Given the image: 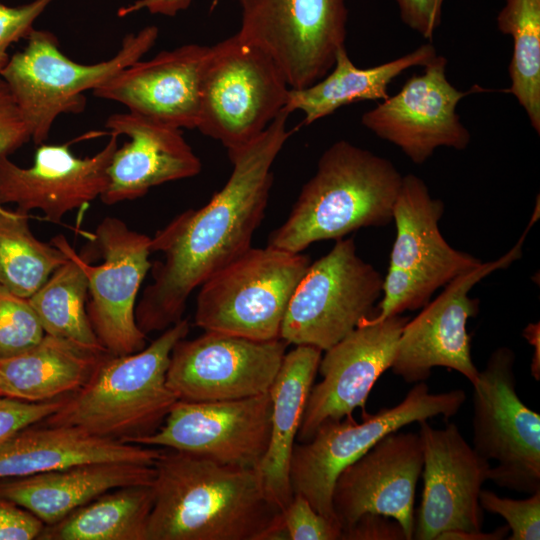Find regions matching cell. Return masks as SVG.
<instances>
[{
	"label": "cell",
	"instance_id": "6",
	"mask_svg": "<svg viewBox=\"0 0 540 540\" xmlns=\"http://www.w3.org/2000/svg\"><path fill=\"white\" fill-rule=\"evenodd\" d=\"M289 89L273 59L234 34L209 46L196 129L219 141L228 154L238 151L284 110Z\"/></svg>",
	"mask_w": 540,
	"mask_h": 540
},
{
	"label": "cell",
	"instance_id": "34",
	"mask_svg": "<svg viewBox=\"0 0 540 540\" xmlns=\"http://www.w3.org/2000/svg\"><path fill=\"white\" fill-rule=\"evenodd\" d=\"M479 502L483 510L503 517L511 534L509 540L540 539V491L524 499L500 497L482 488Z\"/></svg>",
	"mask_w": 540,
	"mask_h": 540
},
{
	"label": "cell",
	"instance_id": "17",
	"mask_svg": "<svg viewBox=\"0 0 540 540\" xmlns=\"http://www.w3.org/2000/svg\"><path fill=\"white\" fill-rule=\"evenodd\" d=\"M423 449V491L412 539L437 540L446 531H482L479 502L489 480L490 461L463 438L455 423L437 429L417 422Z\"/></svg>",
	"mask_w": 540,
	"mask_h": 540
},
{
	"label": "cell",
	"instance_id": "25",
	"mask_svg": "<svg viewBox=\"0 0 540 540\" xmlns=\"http://www.w3.org/2000/svg\"><path fill=\"white\" fill-rule=\"evenodd\" d=\"M155 474V465L87 463L0 479V496L29 511L44 525H49L110 490L130 485H152Z\"/></svg>",
	"mask_w": 540,
	"mask_h": 540
},
{
	"label": "cell",
	"instance_id": "20",
	"mask_svg": "<svg viewBox=\"0 0 540 540\" xmlns=\"http://www.w3.org/2000/svg\"><path fill=\"white\" fill-rule=\"evenodd\" d=\"M422 468L419 433L397 430L380 439L336 478L332 507L341 529L365 513H378L395 519L411 540Z\"/></svg>",
	"mask_w": 540,
	"mask_h": 540
},
{
	"label": "cell",
	"instance_id": "9",
	"mask_svg": "<svg viewBox=\"0 0 540 540\" xmlns=\"http://www.w3.org/2000/svg\"><path fill=\"white\" fill-rule=\"evenodd\" d=\"M443 212V202L431 196L421 178L403 176L393 206L396 239L383 278V299L376 314L359 323H376L422 308L438 288L482 264L445 241L438 226Z\"/></svg>",
	"mask_w": 540,
	"mask_h": 540
},
{
	"label": "cell",
	"instance_id": "7",
	"mask_svg": "<svg viewBox=\"0 0 540 540\" xmlns=\"http://www.w3.org/2000/svg\"><path fill=\"white\" fill-rule=\"evenodd\" d=\"M309 265L302 252L251 246L200 286L195 324L252 340L280 339L289 302Z\"/></svg>",
	"mask_w": 540,
	"mask_h": 540
},
{
	"label": "cell",
	"instance_id": "33",
	"mask_svg": "<svg viewBox=\"0 0 540 540\" xmlns=\"http://www.w3.org/2000/svg\"><path fill=\"white\" fill-rule=\"evenodd\" d=\"M44 335L45 331L28 298L0 285V359L24 352Z\"/></svg>",
	"mask_w": 540,
	"mask_h": 540
},
{
	"label": "cell",
	"instance_id": "22",
	"mask_svg": "<svg viewBox=\"0 0 540 540\" xmlns=\"http://www.w3.org/2000/svg\"><path fill=\"white\" fill-rule=\"evenodd\" d=\"M209 46L185 44L125 67L92 90L95 97L178 129H195Z\"/></svg>",
	"mask_w": 540,
	"mask_h": 540
},
{
	"label": "cell",
	"instance_id": "2",
	"mask_svg": "<svg viewBox=\"0 0 540 540\" xmlns=\"http://www.w3.org/2000/svg\"><path fill=\"white\" fill-rule=\"evenodd\" d=\"M147 540H289L257 468L164 449Z\"/></svg>",
	"mask_w": 540,
	"mask_h": 540
},
{
	"label": "cell",
	"instance_id": "5",
	"mask_svg": "<svg viewBox=\"0 0 540 540\" xmlns=\"http://www.w3.org/2000/svg\"><path fill=\"white\" fill-rule=\"evenodd\" d=\"M157 26H146L127 34L110 59L80 64L59 48L57 37L48 30L33 29L27 45L12 56L0 73L8 86L31 140L44 143L61 114H78L85 109L84 92L94 90L116 73L142 57L155 45Z\"/></svg>",
	"mask_w": 540,
	"mask_h": 540
},
{
	"label": "cell",
	"instance_id": "24",
	"mask_svg": "<svg viewBox=\"0 0 540 540\" xmlns=\"http://www.w3.org/2000/svg\"><path fill=\"white\" fill-rule=\"evenodd\" d=\"M163 450L98 437L76 427L34 424L0 446V479L95 462L155 465Z\"/></svg>",
	"mask_w": 540,
	"mask_h": 540
},
{
	"label": "cell",
	"instance_id": "26",
	"mask_svg": "<svg viewBox=\"0 0 540 540\" xmlns=\"http://www.w3.org/2000/svg\"><path fill=\"white\" fill-rule=\"evenodd\" d=\"M321 357L319 348L296 345L284 355L269 389L272 401L270 438L257 469L266 493L281 511L293 497L290 460Z\"/></svg>",
	"mask_w": 540,
	"mask_h": 540
},
{
	"label": "cell",
	"instance_id": "19",
	"mask_svg": "<svg viewBox=\"0 0 540 540\" xmlns=\"http://www.w3.org/2000/svg\"><path fill=\"white\" fill-rule=\"evenodd\" d=\"M408 320L400 314L376 323H359L325 351L318 366L322 380L310 390L298 442L309 441L326 422L352 416L356 408L367 412L370 391L391 367L398 339Z\"/></svg>",
	"mask_w": 540,
	"mask_h": 540
},
{
	"label": "cell",
	"instance_id": "38",
	"mask_svg": "<svg viewBox=\"0 0 540 540\" xmlns=\"http://www.w3.org/2000/svg\"><path fill=\"white\" fill-rule=\"evenodd\" d=\"M31 140L22 114L4 80L0 77V156L13 153ZM5 208L0 205V211Z\"/></svg>",
	"mask_w": 540,
	"mask_h": 540
},
{
	"label": "cell",
	"instance_id": "35",
	"mask_svg": "<svg viewBox=\"0 0 540 540\" xmlns=\"http://www.w3.org/2000/svg\"><path fill=\"white\" fill-rule=\"evenodd\" d=\"M282 515L289 540L341 539L340 524L317 512L300 494H293Z\"/></svg>",
	"mask_w": 540,
	"mask_h": 540
},
{
	"label": "cell",
	"instance_id": "11",
	"mask_svg": "<svg viewBox=\"0 0 540 540\" xmlns=\"http://www.w3.org/2000/svg\"><path fill=\"white\" fill-rule=\"evenodd\" d=\"M515 353L494 350L472 385V447L488 461L489 480L525 494L540 491V415L517 394Z\"/></svg>",
	"mask_w": 540,
	"mask_h": 540
},
{
	"label": "cell",
	"instance_id": "15",
	"mask_svg": "<svg viewBox=\"0 0 540 540\" xmlns=\"http://www.w3.org/2000/svg\"><path fill=\"white\" fill-rule=\"evenodd\" d=\"M93 240L104 261L90 265L77 254L86 274L87 314L101 345L114 356L145 348L146 335L135 318L140 286L151 269V237L130 229L116 217H105Z\"/></svg>",
	"mask_w": 540,
	"mask_h": 540
},
{
	"label": "cell",
	"instance_id": "36",
	"mask_svg": "<svg viewBox=\"0 0 540 540\" xmlns=\"http://www.w3.org/2000/svg\"><path fill=\"white\" fill-rule=\"evenodd\" d=\"M66 396L43 402L0 396V446L22 429L42 422L55 413Z\"/></svg>",
	"mask_w": 540,
	"mask_h": 540
},
{
	"label": "cell",
	"instance_id": "43",
	"mask_svg": "<svg viewBox=\"0 0 540 540\" xmlns=\"http://www.w3.org/2000/svg\"><path fill=\"white\" fill-rule=\"evenodd\" d=\"M509 527L507 525L497 528L491 533L468 532V531H446L441 533L437 540H501L509 535Z\"/></svg>",
	"mask_w": 540,
	"mask_h": 540
},
{
	"label": "cell",
	"instance_id": "28",
	"mask_svg": "<svg viewBox=\"0 0 540 540\" xmlns=\"http://www.w3.org/2000/svg\"><path fill=\"white\" fill-rule=\"evenodd\" d=\"M107 354L45 334L24 352L0 359V396L43 402L71 394Z\"/></svg>",
	"mask_w": 540,
	"mask_h": 540
},
{
	"label": "cell",
	"instance_id": "31",
	"mask_svg": "<svg viewBox=\"0 0 540 540\" xmlns=\"http://www.w3.org/2000/svg\"><path fill=\"white\" fill-rule=\"evenodd\" d=\"M499 31L513 39L509 92L540 133V0H505L496 19Z\"/></svg>",
	"mask_w": 540,
	"mask_h": 540
},
{
	"label": "cell",
	"instance_id": "30",
	"mask_svg": "<svg viewBox=\"0 0 540 540\" xmlns=\"http://www.w3.org/2000/svg\"><path fill=\"white\" fill-rule=\"evenodd\" d=\"M51 243L67 256V260L28 298L45 334L67 339L95 352H108L94 333L87 314L88 281L77 253L63 235L52 238Z\"/></svg>",
	"mask_w": 540,
	"mask_h": 540
},
{
	"label": "cell",
	"instance_id": "42",
	"mask_svg": "<svg viewBox=\"0 0 540 540\" xmlns=\"http://www.w3.org/2000/svg\"><path fill=\"white\" fill-rule=\"evenodd\" d=\"M192 0H137L118 9L117 15L125 17L139 10L146 9L151 14L173 17L186 10Z\"/></svg>",
	"mask_w": 540,
	"mask_h": 540
},
{
	"label": "cell",
	"instance_id": "10",
	"mask_svg": "<svg viewBox=\"0 0 540 540\" xmlns=\"http://www.w3.org/2000/svg\"><path fill=\"white\" fill-rule=\"evenodd\" d=\"M382 286L383 277L358 256L354 239H337L326 255L310 263L298 283L280 338L326 351L373 315Z\"/></svg>",
	"mask_w": 540,
	"mask_h": 540
},
{
	"label": "cell",
	"instance_id": "16",
	"mask_svg": "<svg viewBox=\"0 0 540 540\" xmlns=\"http://www.w3.org/2000/svg\"><path fill=\"white\" fill-rule=\"evenodd\" d=\"M271 412L269 391L235 400H177L157 431L133 443L257 468L268 447Z\"/></svg>",
	"mask_w": 540,
	"mask_h": 540
},
{
	"label": "cell",
	"instance_id": "12",
	"mask_svg": "<svg viewBox=\"0 0 540 540\" xmlns=\"http://www.w3.org/2000/svg\"><path fill=\"white\" fill-rule=\"evenodd\" d=\"M237 37L276 63L291 89L308 87L333 67L345 47L346 0H239Z\"/></svg>",
	"mask_w": 540,
	"mask_h": 540
},
{
	"label": "cell",
	"instance_id": "8",
	"mask_svg": "<svg viewBox=\"0 0 540 540\" xmlns=\"http://www.w3.org/2000/svg\"><path fill=\"white\" fill-rule=\"evenodd\" d=\"M466 401L462 389L432 393L423 382L415 383L404 399L377 413H362V422L352 416L321 425L307 442L295 443L290 460L293 494L304 496L311 506L337 522L332 491L340 472L361 457L387 434L421 420L458 413Z\"/></svg>",
	"mask_w": 540,
	"mask_h": 540
},
{
	"label": "cell",
	"instance_id": "3",
	"mask_svg": "<svg viewBox=\"0 0 540 540\" xmlns=\"http://www.w3.org/2000/svg\"><path fill=\"white\" fill-rule=\"evenodd\" d=\"M402 179L390 160L347 140L336 141L320 156L314 175L267 245L300 253L314 242L384 226L393 218Z\"/></svg>",
	"mask_w": 540,
	"mask_h": 540
},
{
	"label": "cell",
	"instance_id": "32",
	"mask_svg": "<svg viewBox=\"0 0 540 540\" xmlns=\"http://www.w3.org/2000/svg\"><path fill=\"white\" fill-rule=\"evenodd\" d=\"M66 260L58 247L33 235L28 214L0 211V285L29 298Z\"/></svg>",
	"mask_w": 540,
	"mask_h": 540
},
{
	"label": "cell",
	"instance_id": "13",
	"mask_svg": "<svg viewBox=\"0 0 540 540\" xmlns=\"http://www.w3.org/2000/svg\"><path fill=\"white\" fill-rule=\"evenodd\" d=\"M530 220L517 244L495 261L482 263L445 285V289L404 325L391 364L393 373L406 383L427 380L431 370L444 367L459 372L473 385L479 376L471 355L466 325L479 312V300L468 296L476 283L490 273L508 267L521 257Z\"/></svg>",
	"mask_w": 540,
	"mask_h": 540
},
{
	"label": "cell",
	"instance_id": "41",
	"mask_svg": "<svg viewBox=\"0 0 540 540\" xmlns=\"http://www.w3.org/2000/svg\"><path fill=\"white\" fill-rule=\"evenodd\" d=\"M445 0H396L401 20L425 39H432L442 20Z\"/></svg>",
	"mask_w": 540,
	"mask_h": 540
},
{
	"label": "cell",
	"instance_id": "14",
	"mask_svg": "<svg viewBox=\"0 0 540 540\" xmlns=\"http://www.w3.org/2000/svg\"><path fill=\"white\" fill-rule=\"evenodd\" d=\"M289 344L215 331L179 340L170 355L168 387L183 401H221L268 392Z\"/></svg>",
	"mask_w": 540,
	"mask_h": 540
},
{
	"label": "cell",
	"instance_id": "18",
	"mask_svg": "<svg viewBox=\"0 0 540 540\" xmlns=\"http://www.w3.org/2000/svg\"><path fill=\"white\" fill-rule=\"evenodd\" d=\"M447 59L437 55L401 89L363 113L361 124L397 146L413 163L422 164L439 147L464 150L471 134L457 106L471 91L454 87L446 76Z\"/></svg>",
	"mask_w": 540,
	"mask_h": 540
},
{
	"label": "cell",
	"instance_id": "40",
	"mask_svg": "<svg viewBox=\"0 0 540 540\" xmlns=\"http://www.w3.org/2000/svg\"><path fill=\"white\" fill-rule=\"evenodd\" d=\"M43 527L35 515L0 496V540L37 539Z\"/></svg>",
	"mask_w": 540,
	"mask_h": 540
},
{
	"label": "cell",
	"instance_id": "44",
	"mask_svg": "<svg viewBox=\"0 0 540 540\" xmlns=\"http://www.w3.org/2000/svg\"><path fill=\"white\" fill-rule=\"evenodd\" d=\"M523 337L534 348L531 362V374L536 381L540 380V325L529 323L523 330Z\"/></svg>",
	"mask_w": 540,
	"mask_h": 540
},
{
	"label": "cell",
	"instance_id": "37",
	"mask_svg": "<svg viewBox=\"0 0 540 540\" xmlns=\"http://www.w3.org/2000/svg\"><path fill=\"white\" fill-rule=\"evenodd\" d=\"M53 1L33 0L15 7L0 2V73L10 59L8 48L29 36L34 22Z\"/></svg>",
	"mask_w": 540,
	"mask_h": 540
},
{
	"label": "cell",
	"instance_id": "1",
	"mask_svg": "<svg viewBox=\"0 0 540 540\" xmlns=\"http://www.w3.org/2000/svg\"><path fill=\"white\" fill-rule=\"evenodd\" d=\"M289 113L282 110L245 147L229 153L232 172L207 204L174 217L151 237L152 282L135 308L145 334L164 331L183 318L190 294L251 247L273 184L272 165L288 141Z\"/></svg>",
	"mask_w": 540,
	"mask_h": 540
},
{
	"label": "cell",
	"instance_id": "39",
	"mask_svg": "<svg viewBox=\"0 0 540 540\" xmlns=\"http://www.w3.org/2000/svg\"><path fill=\"white\" fill-rule=\"evenodd\" d=\"M340 540H408L402 526L393 518L365 513L342 529Z\"/></svg>",
	"mask_w": 540,
	"mask_h": 540
},
{
	"label": "cell",
	"instance_id": "21",
	"mask_svg": "<svg viewBox=\"0 0 540 540\" xmlns=\"http://www.w3.org/2000/svg\"><path fill=\"white\" fill-rule=\"evenodd\" d=\"M109 135L99 152L85 158L73 155L68 143L39 144L28 168L18 166L8 155L0 156V205L14 204L25 214L39 210L47 221L60 223L68 212L104 192L119 137Z\"/></svg>",
	"mask_w": 540,
	"mask_h": 540
},
{
	"label": "cell",
	"instance_id": "23",
	"mask_svg": "<svg viewBox=\"0 0 540 540\" xmlns=\"http://www.w3.org/2000/svg\"><path fill=\"white\" fill-rule=\"evenodd\" d=\"M109 133L129 141L115 150L108 183L100 196L106 205L143 197L152 187L198 175L202 164L181 129L134 112L114 113Z\"/></svg>",
	"mask_w": 540,
	"mask_h": 540
},
{
	"label": "cell",
	"instance_id": "4",
	"mask_svg": "<svg viewBox=\"0 0 540 540\" xmlns=\"http://www.w3.org/2000/svg\"><path fill=\"white\" fill-rule=\"evenodd\" d=\"M189 329L182 319L141 351L107 354L86 383L42 422L127 443L154 433L178 400L166 375L171 351Z\"/></svg>",
	"mask_w": 540,
	"mask_h": 540
},
{
	"label": "cell",
	"instance_id": "27",
	"mask_svg": "<svg viewBox=\"0 0 540 540\" xmlns=\"http://www.w3.org/2000/svg\"><path fill=\"white\" fill-rule=\"evenodd\" d=\"M437 55L434 45L426 43L394 60L361 68L352 62L343 47L323 78L302 89H289L284 110L289 114L301 111L302 124L311 125L348 104L383 101L389 97L388 86L397 76L411 67L426 66Z\"/></svg>",
	"mask_w": 540,
	"mask_h": 540
},
{
	"label": "cell",
	"instance_id": "29",
	"mask_svg": "<svg viewBox=\"0 0 540 540\" xmlns=\"http://www.w3.org/2000/svg\"><path fill=\"white\" fill-rule=\"evenodd\" d=\"M152 485L110 490L60 521L44 525L39 540H147Z\"/></svg>",
	"mask_w": 540,
	"mask_h": 540
}]
</instances>
